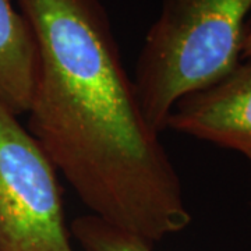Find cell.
<instances>
[{
  "instance_id": "3957f363",
  "label": "cell",
  "mask_w": 251,
  "mask_h": 251,
  "mask_svg": "<svg viewBox=\"0 0 251 251\" xmlns=\"http://www.w3.org/2000/svg\"><path fill=\"white\" fill-rule=\"evenodd\" d=\"M0 251H74L56 168L0 105Z\"/></svg>"
},
{
  "instance_id": "ba28073f",
  "label": "cell",
  "mask_w": 251,
  "mask_h": 251,
  "mask_svg": "<svg viewBox=\"0 0 251 251\" xmlns=\"http://www.w3.org/2000/svg\"><path fill=\"white\" fill-rule=\"evenodd\" d=\"M244 155L247 156V159H249V162H250V163H251V151H249V152H246V153H244Z\"/></svg>"
},
{
  "instance_id": "8992f818",
  "label": "cell",
  "mask_w": 251,
  "mask_h": 251,
  "mask_svg": "<svg viewBox=\"0 0 251 251\" xmlns=\"http://www.w3.org/2000/svg\"><path fill=\"white\" fill-rule=\"evenodd\" d=\"M72 233L84 251H152L150 243L92 214L75 218Z\"/></svg>"
},
{
  "instance_id": "277c9868",
  "label": "cell",
  "mask_w": 251,
  "mask_h": 251,
  "mask_svg": "<svg viewBox=\"0 0 251 251\" xmlns=\"http://www.w3.org/2000/svg\"><path fill=\"white\" fill-rule=\"evenodd\" d=\"M166 127L242 153L251 151V57L212 85L180 99Z\"/></svg>"
},
{
  "instance_id": "6da1fadb",
  "label": "cell",
  "mask_w": 251,
  "mask_h": 251,
  "mask_svg": "<svg viewBox=\"0 0 251 251\" xmlns=\"http://www.w3.org/2000/svg\"><path fill=\"white\" fill-rule=\"evenodd\" d=\"M38 75L29 133L91 214L144 242L191 222L179 175L144 116L100 0H16Z\"/></svg>"
},
{
  "instance_id": "7a4b0ae2",
  "label": "cell",
  "mask_w": 251,
  "mask_h": 251,
  "mask_svg": "<svg viewBox=\"0 0 251 251\" xmlns=\"http://www.w3.org/2000/svg\"><path fill=\"white\" fill-rule=\"evenodd\" d=\"M251 0H161L133 78L144 116L166 128L180 99L221 80L242 62Z\"/></svg>"
},
{
  "instance_id": "52a82bcc",
  "label": "cell",
  "mask_w": 251,
  "mask_h": 251,
  "mask_svg": "<svg viewBox=\"0 0 251 251\" xmlns=\"http://www.w3.org/2000/svg\"><path fill=\"white\" fill-rule=\"evenodd\" d=\"M251 57V14L247 20V25H246V35H244V42H243L242 50V60L244 59H250Z\"/></svg>"
},
{
  "instance_id": "5b68a950",
  "label": "cell",
  "mask_w": 251,
  "mask_h": 251,
  "mask_svg": "<svg viewBox=\"0 0 251 251\" xmlns=\"http://www.w3.org/2000/svg\"><path fill=\"white\" fill-rule=\"evenodd\" d=\"M38 75L32 29L13 0H0V105L13 115L27 113Z\"/></svg>"
}]
</instances>
